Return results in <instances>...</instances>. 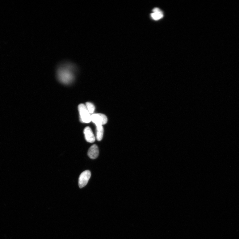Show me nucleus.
Here are the masks:
<instances>
[{
	"mask_svg": "<svg viewBox=\"0 0 239 239\" xmlns=\"http://www.w3.org/2000/svg\"><path fill=\"white\" fill-rule=\"evenodd\" d=\"M83 133L87 141L90 143H93L95 141V137L90 127H87L85 128L84 129Z\"/></svg>",
	"mask_w": 239,
	"mask_h": 239,
	"instance_id": "obj_5",
	"label": "nucleus"
},
{
	"mask_svg": "<svg viewBox=\"0 0 239 239\" xmlns=\"http://www.w3.org/2000/svg\"><path fill=\"white\" fill-rule=\"evenodd\" d=\"M91 175L90 171L89 170L83 171L81 174L78 180V185L80 188H82L87 185L90 178Z\"/></svg>",
	"mask_w": 239,
	"mask_h": 239,
	"instance_id": "obj_4",
	"label": "nucleus"
},
{
	"mask_svg": "<svg viewBox=\"0 0 239 239\" xmlns=\"http://www.w3.org/2000/svg\"><path fill=\"white\" fill-rule=\"evenodd\" d=\"M99 150L98 146L96 145H92L88 152V156L92 159H95L98 156Z\"/></svg>",
	"mask_w": 239,
	"mask_h": 239,
	"instance_id": "obj_6",
	"label": "nucleus"
},
{
	"mask_svg": "<svg viewBox=\"0 0 239 239\" xmlns=\"http://www.w3.org/2000/svg\"><path fill=\"white\" fill-rule=\"evenodd\" d=\"M96 126V139L98 141H101L103 138L104 133V129L102 125H97Z\"/></svg>",
	"mask_w": 239,
	"mask_h": 239,
	"instance_id": "obj_8",
	"label": "nucleus"
},
{
	"mask_svg": "<svg viewBox=\"0 0 239 239\" xmlns=\"http://www.w3.org/2000/svg\"><path fill=\"white\" fill-rule=\"evenodd\" d=\"M86 106L90 114H93L95 110V107L94 104L91 102H87L86 103Z\"/></svg>",
	"mask_w": 239,
	"mask_h": 239,
	"instance_id": "obj_9",
	"label": "nucleus"
},
{
	"mask_svg": "<svg viewBox=\"0 0 239 239\" xmlns=\"http://www.w3.org/2000/svg\"><path fill=\"white\" fill-rule=\"evenodd\" d=\"M80 119L82 123H90L91 121V115L88 111L85 105L81 104L78 107Z\"/></svg>",
	"mask_w": 239,
	"mask_h": 239,
	"instance_id": "obj_2",
	"label": "nucleus"
},
{
	"mask_svg": "<svg viewBox=\"0 0 239 239\" xmlns=\"http://www.w3.org/2000/svg\"><path fill=\"white\" fill-rule=\"evenodd\" d=\"M153 13L151 14L152 18L155 20L162 18L163 16L162 12L159 8H155L153 10Z\"/></svg>",
	"mask_w": 239,
	"mask_h": 239,
	"instance_id": "obj_7",
	"label": "nucleus"
},
{
	"mask_svg": "<svg viewBox=\"0 0 239 239\" xmlns=\"http://www.w3.org/2000/svg\"><path fill=\"white\" fill-rule=\"evenodd\" d=\"M58 75L60 81L66 84L72 82L74 78L73 74L68 68H61L58 71Z\"/></svg>",
	"mask_w": 239,
	"mask_h": 239,
	"instance_id": "obj_1",
	"label": "nucleus"
},
{
	"mask_svg": "<svg viewBox=\"0 0 239 239\" xmlns=\"http://www.w3.org/2000/svg\"><path fill=\"white\" fill-rule=\"evenodd\" d=\"M107 117L105 115L100 113L94 114L91 115V121H93L96 126L106 124L107 123Z\"/></svg>",
	"mask_w": 239,
	"mask_h": 239,
	"instance_id": "obj_3",
	"label": "nucleus"
}]
</instances>
